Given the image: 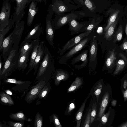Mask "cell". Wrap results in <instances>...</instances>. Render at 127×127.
Listing matches in <instances>:
<instances>
[{"label":"cell","instance_id":"cell-33","mask_svg":"<svg viewBox=\"0 0 127 127\" xmlns=\"http://www.w3.org/2000/svg\"><path fill=\"white\" fill-rule=\"evenodd\" d=\"M51 89V85L50 81H49L46 83L38 94L37 102H38L42 98L45 99L48 96Z\"/></svg>","mask_w":127,"mask_h":127},{"label":"cell","instance_id":"cell-7","mask_svg":"<svg viewBox=\"0 0 127 127\" xmlns=\"http://www.w3.org/2000/svg\"><path fill=\"white\" fill-rule=\"evenodd\" d=\"M123 8L118 4H114L104 14L105 16H108L106 25L104 28V32L106 31L109 27L115 21L118 17L123 16Z\"/></svg>","mask_w":127,"mask_h":127},{"label":"cell","instance_id":"cell-26","mask_svg":"<svg viewBox=\"0 0 127 127\" xmlns=\"http://www.w3.org/2000/svg\"><path fill=\"white\" fill-rule=\"evenodd\" d=\"M90 95V94L89 93L75 114V119L76 122V127H80V126L85 104Z\"/></svg>","mask_w":127,"mask_h":127},{"label":"cell","instance_id":"cell-11","mask_svg":"<svg viewBox=\"0 0 127 127\" xmlns=\"http://www.w3.org/2000/svg\"><path fill=\"white\" fill-rule=\"evenodd\" d=\"M15 28L11 33L13 45L19 46L24 28L25 23L23 21L19 20L16 21Z\"/></svg>","mask_w":127,"mask_h":127},{"label":"cell","instance_id":"cell-56","mask_svg":"<svg viewBox=\"0 0 127 127\" xmlns=\"http://www.w3.org/2000/svg\"><path fill=\"white\" fill-rule=\"evenodd\" d=\"M121 127H127V122L126 123H125L124 124L122 125V126H121Z\"/></svg>","mask_w":127,"mask_h":127},{"label":"cell","instance_id":"cell-51","mask_svg":"<svg viewBox=\"0 0 127 127\" xmlns=\"http://www.w3.org/2000/svg\"><path fill=\"white\" fill-rule=\"evenodd\" d=\"M5 92L6 93L9 95H13V93L12 92L9 90H4Z\"/></svg>","mask_w":127,"mask_h":127},{"label":"cell","instance_id":"cell-23","mask_svg":"<svg viewBox=\"0 0 127 127\" xmlns=\"http://www.w3.org/2000/svg\"><path fill=\"white\" fill-rule=\"evenodd\" d=\"M109 99V94L106 92L103 96L100 103L99 110L97 115V120H101L102 116L104 114L105 109L107 105Z\"/></svg>","mask_w":127,"mask_h":127},{"label":"cell","instance_id":"cell-55","mask_svg":"<svg viewBox=\"0 0 127 127\" xmlns=\"http://www.w3.org/2000/svg\"><path fill=\"white\" fill-rule=\"evenodd\" d=\"M64 0L68 1L70 2L71 3H72L73 4H75V3L74 2V1H72L71 0Z\"/></svg>","mask_w":127,"mask_h":127},{"label":"cell","instance_id":"cell-39","mask_svg":"<svg viewBox=\"0 0 127 127\" xmlns=\"http://www.w3.org/2000/svg\"><path fill=\"white\" fill-rule=\"evenodd\" d=\"M123 26L120 24L114 35V42L119 41L122 39L123 36Z\"/></svg>","mask_w":127,"mask_h":127},{"label":"cell","instance_id":"cell-36","mask_svg":"<svg viewBox=\"0 0 127 127\" xmlns=\"http://www.w3.org/2000/svg\"><path fill=\"white\" fill-rule=\"evenodd\" d=\"M30 0H16V7L15 15L18 16L24 10L27 3Z\"/></svg>","mask_w":127,"mask_h":127},{"label":"cell","instance_id":"cell-20","mask_svg":"<svg viewBox=\"0 0 127 127\" xmlns=\"http://www.w3.org/2000/svg\"><path fill=\"white\" fill-rule=\"evenodd\" d=\"M43 34V31L41 23L35 25L33 28L27 34L24 40H32L39 38Z\"/></svg>","mask_w":127,"mask_h":127},{"label":"cell","instance_id":"cell-21","mask_svg":"<svg viewBox=\"0 0 127 127\" xmlns=\"http://www.w3.org/2000/svg\"><path fill=\"white\" fill-rule=\"evenodd\" d=\"M31 51L29 52L19 56L17 61V69L21 70L23 72L28 66L27 63L29 60L30 55Z\"/></svg>","mask_w":127,"mask_h":127},{"label":"cell","instance_id":"cell-25","mask_svg":"<svg viewBox=\"0 0 127 127\" xmlns=\"http://www.w3.org/2000/svg\"><path fill=\"white\" fill-rule=\"evenodd\" d=\"M113 49L109 51L105 58L104 66L109 68L112 67L114 65L116 59V54Z\"/></svg>","mask_w":127,"mask_h":127},{"label":"cell","instance_id":"cell-50","mask_svg":"<svg viewBox=\"0 0 127 127\" xmlns=\"http://www.w3.org/2000/svg\"><path fill=\"white\" fill-rule=\"evenodd\" d=\"M124 15L126 17V19L127 24V6H126L123 12Z\"/></svg>","mask_w":127,"mask_h":127},{"label":"cell","instance_id":"cell-17","mask_svg":"<svg viewBox=\"0 0 127 127\" xmlns=\"http://www.w3.org/2000/svg\"><path fill=\"white\" fill-rule=\"evenodd\" d=\"M45 41H42L40 43L38 47L37 53L33 67L34 70V75L37 72L40 64L42 60L45 53Z\"/></svg>","mask_w":127,"mask_h":127},{"label":"cell","instance_id":"cell-54","mask_svg":"<svg viewBox=\"0 0 127 127\" xmlns=\"http://www.w3.org/2000/svg\"><path fill=\"white\" fill-rule=\"evenodd\" d=\"M125 32L127 36V23L126 24L125 26Z\"/></svg>","mask_w":127,"mask_h":127},{"label":"cell","instance_id":"cell-43","mask_svg":"<svg viewBox=\"0 0 127 127\" xmlns=\"http://www.w3.org/2000/svg\"><path fill=\"white\" fill-rule=\"evenodd\" d=\"M25 121L19 122H14L11 121L7 122V123L10 127H23L25 125Z\"/></svg>","mask_w":127,"mask_h":127},{"label":"cell","instance_id":"cell-3","mask_svg":"<svg viewBox=\"0 0 127 127\" xmlns=\"http://www.w3.org/2000/svg\"><path fill=\"white\" fill-rule=\"evenodd\" d=\"M19 46L13 45L12 49L6 61L1 72L0 80L10 76L17 69V63L19 57Z\"/></svg>","mask_w":127,"mask_h":127},{"label":"cell","instance_id":"cell-44","mask_svg":"<svg viewBox=\"0 0 127 127\" xmlns=\"http://www.w3.org/2000/svg\"><path fill=\"white\" fill-rule=\"evenodd\" d=\"M110 113V111H109L106 114H104L102 116L101 118V123L104 125L107 122L108 117Z\"/></svg>","mask_w":127,"mask_h":127},{"label":"cell","instance_id":"cell-19","mask_svg":"<svg viewBox=\"0 0 127 127\" xmlns=\"http://www.w3.org/2000/svg\"><path fill=\"white\" fill-rule=\"evenodd\" d=\"M33 44L30 57L28 70L26 73V75L33 70V67L34 62L37 56L38 47L40 43V38L33 40Z\"/></svg>","mask_w":127,"mask_h":127},{"label":"cell","instance_id":"cell-24","mask_svg":"<svg viewBox=\"0 0 127 127\" xmlns=\"http://www.w3.org/2000/svg\"><path fill=\"white\" fill-rule=\"evenodd\" d=\"M33 44L32 40H24L21 43L18 50L19 56L31 51Z\"/></svg>","mask_w":127,"mask_h":127},{"label":"cell","instance_id":"cell-13","mask_svg":"<svg viewBox=\"0 0 127 127\" xmlns=\"http://www.w3.org/2000/svg\"><path fill=\"white\" fill-rule=\"evenodd\" d=\"M4 82L14 84L16 85L12 87L11 89L15 91H23L27 90L32 83L30 81H24L18 80L14 78L5 77L3 79Z\"/></svg>","mask_w":127,"mask_h":127},{"label":"cell","instance_id":"cell-31","mask_svg":"<svg viewBox=\"0 0 127 127\" xmlns=\"http://www.w3.org/2000/svg\"><path fill=\"white\" fill-rule=\"evenodd\" d=\"M0 102L1 104L10 106L14 105V102L11 96L4 92H0Z\"/></svg>","mask_w":127,"mask_h":127},{"label":"cell","instance_id":"cell-27","mask_svg":"<svg viewBox=\"0 0 127 127\" xmlns=\"http://www.w3.org/2000/svg\"><path fill=\"white\" fill-rule=\"evenodd\" d=\"M36 4L32 1L30 5L28 13L27 24L28 26H31L32 23L36 13Z\"/></svg>","mask_w":127,"mask_h":127},{"label":"cell","instance_id":"cell-38","mask_svg":"<svg viewBox=\"0 0 127 127\" xmlns=\"http://www.w3.org/2000/svg\"><path fill=\"white\" fill-rule=\"evenodd\" d=\"M126 65L125 62L123 60H118L116 62V67L113 74L114 75L118 74L123 69Z\"/></svg>","mask_w":127,"mask_h":127},{"label":"cell","instance_id":"cell-4","mask_svg":"<svg viewBox=\"0 0 127 127\" xmlns=\"http://www.w3.org/2000/svg\"><path fill=\"white\" fill-rule=\"evenodd\" d=\"M96 29L91 32L88 35L82 39L78 43L74 46L62 56L58 58V62L60 64H64L70 66L67 64V62L75 55L89 45V42L96 32Z\"/></svg>","mask_w":127,"mask_h":127},{"label":"cell","instance_id":"cell-1","mask_svg":"<svg viewBox=\"0 0 127 127\" xmlns=\"http://www.w3.org/2000/svg\"><path fill=\"white\" fill-rule=\"evenodd\" d=\"M54 61L48 47L45 46L44 55L40 64L35 77L38 81L44 80L48 82L52 78L55 70Z\"/></svg>","mask_w":127,"mask_h":127},{"label":"cell","instance_id":"cell-52","mask_svg":"<svg viewBox=\"0 0 127 127\" xmlns=\"http://www.w3.org/2000/svg\"><path fill=\"white\" fill-rule=\"evenodd\" d=\"M117 101L115 100H113L111 102L112 105L113 106H115L117 104Z\"/></svg>","mask_w":127,"mask_h":127},{"label":"cell","instance_id":"cell-6","mask_svg":"<svg viewBox=\"0 0 127 127\" xmlns=\"http://www.w3.org/2000/svg\"><path fill=\"white\" fill-rule=\"evenodd\" d=\"M52 1L50 6V14L52 15L54 13L56 14H58L71 12L80 7L78 5H75L64 0H52Z\"/></svg>","mask_w":127,"mask_h":127},{"label":"cell","instance_id":"cell-28","mask_svg":"<svg viewBox=\"0 0 127 127\" xmlns=\"http://www.w3.org/2000/svg\"><path fill=\"white\" fill-rule=\"evenodd\" d=\"M16 20V18L15 17L13 19H12L11 17L8 25L2 31L0 32V47L3 43L5 38V35L13 27L14 23Z\"/></svg>","mask_w":127,"mask_h":127},{"label":"cell","instance_id":"cell-22","mask_svg":"<svg viewBox=\"0 0 127 127\" xmlns=\"http://www.w3.org/2000/svg\"><path fill=\"white\" fill-rule=\"evenodd\" d=\"M103 19L102 16L98 15L92 17V20L86 28V31L91 32L97 29Z\"/></svg>","mask_w":127,"mask_h":127},{"label":"cell","instance_id":"cell-15","mask_svg":"<svg viewBox=\"0 0 127 127\" xmlns=\"http://www.w3.org/2000/svg\"><path fill=\"white\" fill-rule=\"evenodd\" d=\"M88 49L83 50L81 53L71 60L70 64L73 65L80 61H82V63L81 64L76 65L74 66L75 68L78 70L85 67L88 63L89 58L88 57Z\"/></svg>","mask_w":127,"mask_h":127},{"label":"cell","instance_id":"cell-46","mask_svg":"<svg viewBox=\"0 0 127 127\" xmlns=\"http://www.w3.org/2000/svg\"><path fill=\"white\" fill-rule=\"evenodd\" d=\"M122 48L123 50L127 49V41H125L122 44Z\"/></svg>","mask_w":127,"mask_h":127},{"label":"cell","instance_id":"cell-10","mask_svg":"<svg viewBox=\"0 0 127 127\" xmlns=\"http://www.w3.org/2000/svg\"><path fill=\"white\" fill-rule=\"evenodd\" d=\"M48 82L42 80L33 86L28 92L25 97L24 100L28 104L31 103L37 98L40 91Z\"/></svg>","mask_w":127,"mask_h":127},{"label":"cell","instance_id":"cell-53","mask_svg":"<svg viewBox=\"0 0 127 127\" xmlns=\"http://www.w3.org/2000/svg\"><path fill=\"white\" fill-rule=\"evenodd\" d=\"M127 80H125L124 82L123 87L124 89H126L127 87Z\"/></svg>","mask_w":127,"mask_h":127},{"label":"cell","instance_id":"cell-41","mask_svg":"<svg viewBox=\"0 0 127 127\" xmlns=\"http://www.w3.org/2000/svg\"><path fill=\"white\" fill-rule=\"evenodd\" d=\"M50 123L52 122L55 127H62L61 125L60 122L58 117L56 114L53 113L49 117Z\"/></svg>","mask_w":127,"mask_h":127},{"label":"cell","instance_id":"cell-29","mask_svg":"<svg viewBox=\"0 0 127 127\" xmlns=\"http://www.w3.org/2000/svg\"><path fill=\"white\" fill-rule=\"evenodd\" d=\"M102 88V84L101 81L96 82L93 86L90 91V94L93 97L95 96L97 102L98 101L100 95Z\"/></svg>","mask_w":127,"mask_h":127},{"label":"cell","instance_id":"cell-37","mask_svg":"<svg viewBox=\"0 0 127 127\" xmlns=\"http://www.w3.org/2000/svg\"><path fill=\"white\" fill-rule=\"evenodd\" d=\"M9 117L11 119L18 121L27 120L28 119L23 111H19L15 113H11Z\"/></svg>","mask_w":127,"mask_h":127},{"label":"cell","instance_id":"cell-5","mask_svg":"<svg viewBox=\"0 0 127 127\" xmlns=\"http://www.w3.org/2000/svg\"><path fill=\"white\" fill-rule=\"evenodd\" d=\"M95 34L91 39L89 44L88 50L89 53L88 68L89 74H95L97 65V53L98 49L97 39L96 34Z\"/></svg>","mask_w":127,"mask_h":127},{"label":"cell","instance_id":"cell-8","mask_svg":"<svg viewBox=\"0 0 127 127\" xmlns=\"http://www.w3.org/2000/svg\"><path fill=\"white\" fill-rule=\"evenodd\" d=\"M92 18H90L88 21L79 22L75 19L70 20L68 24L69 26L68 30L71 35L78 34L86 31V28L91 22Z\"/></svg>","mask_w":127,"mask_h":127},{"label":"cell","instance_id":"cell-40","mask_svg":"<svg viewBox=\"0 0 127 127\" xmlns=\"http://www.w3.org/2000/svg\"><path fill=\"white\" fill-rule=\"evenodd\" d=\"M43 117L39 112L36 113L35 117L34 122L35 127H43Z\"/></svg>","mask_w":127,"mask_h":127},{"label":"cell","instance_id":"cell-2","mask_svg":"<svg viewBox=\"0 0 127 127\" xmlns=\"http://www.w3.org/2000/svg\"><path fill=\"white\" fill-rule=\"evenodd\" d=\"M96 15L85 11H74L67 14H56L54 21L55 30L58 29L68 24L71 20L80 19L85 17H93Z\"/></svg>","mask_w":127,"mask_h":127},{"label":"cell","instance_id":"cell-45","mask_svg":"<svg viewBox=\"0 0 127 127\" xmlns=\"http://www.w3.org/2000/svg\"><path fill=\"white\" fill-rule=\"evenodd\" d=\"M75 3L77 5L79 6L80 7L85 6L83 0H73Z\"/></svg>","mask_w":127,"mask_h":127},{"label":"cell","instance_id":"cell-32","mask_svg":"<svg viewBox=\"0 0 127 127\" xmlns=\"http://www.w3.org/2000/svg\"><path fill=\"white\" fill-rule=\"evenodd\" d=\"M83 82V78L77 77L68 88L67 93L73 92L79 89L82 85Z\"/></svg>","mask_w":127,"mask_h":127},{"label":"cell","instance_id":"cell-48","mask_svg":"<svg viewBox=\"0 0 127 127\" xmlns=\"http://www.w3.org/2000/svg\"><path fill=\"white\" fill-rule=\"evenodd\" d=\"M4 64V63L2 62L1 59V55L0 56V73L1 72L2 68L3 67L2 65Z\"/></svg>","mask_w":127,"mask_h":127},{"label":"cell","instance_id":"cell-34","mask_svg":"<svg viewBox=\"0 0 127 127\" xmlns=\"http://www.w3.org/2000/svg\"><path fill=\"white\" fill-rule=\"evenodd\" d=\"M123 16L118 17L115 21L109 27L106 31L104 32V37L106 40H109L111 37L117 24L121 18L123 17Z\"/></svg>","mask_w":127,"mask_h":127},{"label":"cell","instance_id":"cell-30","mask_svg":"<svg viewBox=\"0 0 127 127\" xmlns=\"http://www.w3.org/2000/svg\"><path fill=\"white\" fill-rule=\"evenodd\" d=\"M92 105V99H91L89 106L87 109L85 114L82 119V120H83V127H89L90 126L91 116Z\"/></svg>","mask_w":127,"mask_h":127},{"label":"cell","instance_id":"cell-14","mask_svg":"<svg viewBox=\"0 0 127 127\" xmlns=\"http://www.w3.org/2000/svg\"><path fill=\"white\" fill-rule=\"evenodd\" d=\"M47 17L46 20L45 34L46 38L49 44L54 47L53 40L55 30L54 21L52 20L51 16Z\"/></svg>","mask_w":127,"mask_h":127},{"label":"cell","instance_id":"cell-18","mask_svg":"<svg viewBox=\"0 0 127 127\" xmlns=\"http://www.w3.org/2000/svg\"><path fill=\"white\" fill-rule=\"evenodd\" d=\"M69 74L68 72L62 69H55L52 77L56 86H58L62 81H65L69 79Z\"/></svg>","mask_w":127,"mask_h":127},{"label":"cell","instance_id":"cell-49","mask_svg":"<svg viewBox=\"0 0 127 127\" xmlns=\"http://www.w3.org/2000/svg\"><path fill=\"white\" fill-rule=\"evenodd\" d=\"M123 95L124 100L126 101L127 100V89L123 93Z\"/></svg>","mask_w":127,"mask_h":127},{"label":"cell","instance_id":"cell-47","mask_svg":"<svg viewBox=\"0 0 127 127\" xmlns=\"http://www.w3.org/2000/svg\"><path fill=\"white\" fill-rule=\"evenodd\" d=\"M4 124H2L0 122V127H10L9 126L6 124V122L5 121H3Z\"/></svg>","mask_w":127,"mask_h":127},{"label":"cell","instance_id":"cell-57","mask_svg":"<svg viewBox=\"0 0 127 127\" xmlns=\"http://www.w3.org/2000/svg\"><path fill=\"white\" fill-rule=\"evenodd\" d=\"M37 1L39 2H41L42 1V0H37Z\"/></svg>","mask_w":127,"mask_h":127},{"label":"cell","instance_id":"cell-12","mask_svg":"<svg viewBox=\"0 0 127 127\" xmlns=\"http://www.w3.org/2000/svg\"><path fill=\"white\" fill-rule=\"evenodd\" d=\"M10 11L9 3L7 2L3 4L0 14V32L8 25L10 21Z\"/></svg>","mask_w":127,"mask_h":127},{"label":"cell","instance_id":"cell-16","mask_svg":"<svg viewBox=\"0 0 127 127\" xmlns=\"http://www.w3.org/2000/svg\"><path fill=\"white\" fill-rule=\"evenodd\" d=\"M13 45L10 33L4 38L1 46L0 47V51L2 52L1 55L4 62L12 50Z\"/></svg>","mask_w":127,"mask_h":127},{"label":"cell","instance_id":"cell-35","mask_svg":"<svg viewBox=\"0 0 127 127\" xmlns=\"http://www.w3.org/2000/svg\"><path fill=\"white\" fill-rule=\"evenodd\" d=\"M97 103L95 96H93L91 116V125L94 121H96V119Z\"/></svg>","mask_w":127,"mask_h":127},{"label":"cell","instance_id":"cell-42","mask_svg":"<svg viewBox=\"0 0 127 127\" xmlns=\"http://www.w3.org/2000/svg\"><path fill=\"white\" fill-rule=\"evenodd\" d=\"M75 108L74 99L68 103L66 110L64 113V114L66 115H70Z\"/></svg>","mask_w":127,"mask_h":127},{"label":"cell","instance_id":"cell-9","mask_svg":"<svg viewBox=\"0 0 127 127\" xmlns=\"http://www.w3.org/2000/svg\"><path fill=\"white\" fill-rule=\"evenodd\" d=\"M91 32H85L81 33L69 40L61 48H58L57 52L60 56L63 55L66 51L75 46Z\"/></svg>","mask_w":127,"mask_h":127}]
</instances>
